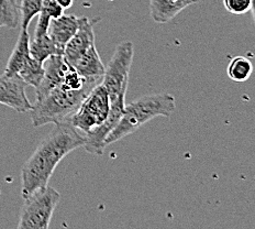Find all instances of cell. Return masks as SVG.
Returning a JSON list of instances; mask_svg holds the SVG:
<instances>
[{
  "instance_id": "7c38bea8",
  "label": "cell",
  "mask_w": 255,
  "mask_h": 229,
  "mask_svg": "<svg viewBox=\"0 0 255 229\" xmlns=\"http://www.w3.org/2000/svg\"><path fill=\"white\" fill-rule=\"evenodd\" d=\"M72 67L87 81H103L106 70L95 45L90 46Z\"/></svg>"
},
{
  "instance_id": "30bf717a",
  "label": "cell",
  "mask_w": 255,
  "mask_h": 229,
  "mask_svg": "<svg viewBox=\"0 0 255 229\" xmlns=\"http://www.w3.org/2000/svg\"><path fill=\"white\" fill-rule=\"evenodd\" d=\"M71 67L63 55H52L47 58L44 62V76L39 86L35 88L36 99L44 97L53 88L61 86Z\"/></svg>"
},
{
  "instance_id": "e0dca14e",
  "label": "cell",
  "mask_w": 255,
  "mask_h": 229,
  "mask_svg": "<svg viewBox=\"0 0 255 229\" xmlns=\"http://www.w3.org/2000/svg\"><path fill=\"white\" fill-rule=\"evenodd\" d=\"M44 76V63H41L34 57H30L23 67L18 73V77L25 85L36 88Z\"/></svg>"
},
{
  "instance_id": "7402d4cb",
  "label": "cell",
  "mask_w": 255,
  "mask_h": 229,
  "mask_svg": "<svg viewBox=\"0 0 255 229\" xmlns=\"http://www.w3.org/2000/svg\"><path fill=\"white\" fill-rule=\"evenodd\" d=\"M55 1L60 4L63 9H67L73 6L74 0H55Z\"/></svg>"
},
{
  "instance_id": "277c9868",
  "label": "cell",
  "mask_w": 255,
  "mask_h": 229,
  "mask_svg": "<svg viewBox=\"0 0 255 229\" xmlns=\"http://www.w3.org/2000/svg\"><path fill=\"white\" fill-rule=\"evenodd\" d=\"M61 201V194L46 185L24 198L18 223L19 229H47L51 218Z\"/></svg>"
},
{
  "instance_id": "ba28073f",
  "label": "cell",
  "mask_w": 255,
  "mask_h": 229,
  "mask_svg": "<svg viewBox=\"0 0 255 229\" xmlns=\"http://www.w3.org/2000/svg\"><path fill=\"white\" fill-rule=\"evenodd\" d=\"M99 19H90L88 17H79V24L76 33L67 42L64 47L63 56L65 61L73 66L76 61L86 52L90 46L95 45L94 26Z\"/></svg>"
},
{
  "instance_id": "603a6c76",
  "label": "cell",
  "mask_w": 255,
  "mask_h": 229,
  "mask_svg": "<svg viewBox=\"0 0 255 229\" xmlns=\"http://www.w3.org/2000/svg\"><path fill=\"white\" fill-rule=\"evenodd\" d=\"M0 195H1V191H0Z\"/></svg>"
},
{
  "instance_id": "5bb4252c",
  "label": "cell",
  "mask_w": 255,
  "mask_h": 229,
  "mask_svg": "<svg viewBox=\"0 0 255 229\" xmlns=\"http://www.w3.org/2000/svg\"><path fill=\"white\" fill-rule=\"evenodd\" d=\"M29 45H30V35L28 33V30L21 29L17 44H15L11 55H10L8 60L7 66L4 68V73H3L4 75L11 76V77H18V73L31 57Z\"/></svg>"
},
{
  "instance_id": "6da1fadb",
  "label": "cell",
  "mask_w": 255,
  "mask_h": 229,
  "mask_svg": "<svg viewBox=\"0 0 255 229\" xmlns=\"http://www.w3.org/2000/svg\"><path fill=\"white\" fill-rule=\"evenodd\" d=\"M85 138L67 120L55 125L54 130L44 138L21 170V195L26 198L35 190L49 185L56 167L67 154L84 147Z\"/></svg>"
},
{
  "instance_id": "8992f818",
  "label": "cell",
  "mask_w": 255,
  "mask_h": 229,
  "mask_svg": "<svg viewBox=\"0 0 255 229\" xmlns=\"http://www.w3.org/2000/svg\"><path fill=\"white\" fill-rule=\"evenodd\" d=\"M133 55L134 47L131 41L121 42L116 47L102 81V85L109 94L110 100L115 99L119 94L127 92Z\"/></svg>"
},
{
  "instance_id": "ac0fdd59",
  "label": "cell",
  "mask_w": 255,
  "mask_h": 229,
  "mask_svg": "<svg viewBox=\"0 0 255 229\" xmlns=\"http://www.w3.org/2000/svg\"><path fill=\"white\" fill-rule=\"evenodd\" d=\"M20 9L15 0H0V26L9 29L18 28L20 24Z\"/></svg>"
},
{
  "instance_id": "9c48e42d",
  "label": "cell",
  "mask_w": 255,
  "mask_h": 229,
  "mask_svg": "<svg viewBox=\"0 0 255 229\" xmlns=\"http://www.w3.org/2000/svg\"><path fill=\"white\" fill-rule=\"evenodd\" d=\"M25 84L19 77L0 75V104L18 113H28L32 104L26 97Z\"/></svg>"
},
{
  "instance_id": "44dd1931",
  "label": "cell",
  "mask_w": 255,
  "mask_h": 229,
  "mask_svg": "<svg viewBox=\"0 0 255 229\" xmlns=\"http://www.w3.org/2000/svg\"><path fill=\"white\" fill-rule=\"evenodd\" d=\"M225 6L233 14H244L252 7V0H223Z\"/></svg>"
},
{
  "instance_id": "3957f363",
  "label": "cell",
  "mask_w": 255,
  "mask_h": 229,
  "mask_svg": "<svg viewBox=\"0 0 255 229\" xmlns=\"http://www.w3.org/2000/svg\"><path fill=\"white\" fill-rule=\"evenodd\" d=\"M100 83L92 81L79 89H70L62 85L53 88L44 97L36 99L34 105H32L30 110L32 124L34 127H41L47 124L58 125L68 120L90 90Z\"/></svg>"
},
{
  "instance_id": "5b68a950",
  "label": "cell",
  "mask_w": 255,
  "mask_h": 229,
  "mask_svg": "<svg viewBox=\"0 0 255 229\" xmlns=\"http://www.w3.org/2000/svg\"><path fill=\"white\" fill-rule=\"evenodd\" d=\"M111 100L109 94L102 83L96 85L83 100L79 108L67 121L83 134H89L99 127L108 117Z\"/></svg>"
},
{
  "instance_id": "4fadbf2b",
  "label": "cell",
  "mask_w": 255,
  "mask_h": 229,
  "mask_svg": "<svg viewBox=\"0 0 255 229\" xmlns=\"http://www.w3.org/2000/svg\"><path fill=\"white\" fill-rule=\"evenodd\" d=\"M201 0H150V12L156 23H167L184 9Z\"/></svg>"
},
{
  "instance_id": "52a82bcc",
  "label": "cell",
  "mask_w": 255,
  "mask_h": 229,
  "mask_svg": "<svg viewBox=\"0 0 255 229\" xmlns=\"http://www.w3.org/2000/svg\"><path fill=\"white\" fill-rule=\"evenodd\" d=\"M126 93L127 92L119 94L115 99L111 100L108 117L106 118L103 124L96 128L93 131H90L89 134L84 136L85 143L83 148H85V150L87 152L98 154V156L104 153V150L106 148V138H107L110 132L115 129L116 126L118 125L119 120L121 119L122 115H124L126 107Z\"/></svg>"
},
{
  "instance_id": "d6986e66",
  "label": "cell",
  "mask_w": 255,
  "mask_h": 229,
  "mask_svg": "<svg viewBox=\"0 0 255 229\" xmlns=\"http://www.w3.org/2000/svg\"><path fill=\"white\" fill-rule=\"evenodd\" d=\"M253 72V65L249 58L237 56L228 66V76L235 82H246Z\"/></svg>"
},
{
  "instance_id": "2e32d148",
  "label": "cell",
  "mask_w": 255,
  "mask_h": 229,
  "mask_svg": "<svg viewBox=\"0 0 255 229\" xmlns=\"http://www.w3.org/2000/svg\"><path fill=\"white\" fill-rule=\"evenodd\" d=\"M64 14V9L58 4L55 0H43L42 9L39 13L38 23H36L34 35L47 34L51 19H55Z\"/></svg>"
},
{
  "instance_id": "ffe728a7",
  "label": "cell",
  "mask_w": 255,
  "mask_h": 229,
  "mask_svg": "<svg viewBox=\"0 0 255 229\" xmlns=\"http://www.w3.org/2000/svg\"><path fill=\"white\" fill-rule=\"evenodd\" d=\"M43 0H20V26L22 30H28L31 21L35 15H39Z\"/></svg>"
},
{
  "instance_id": "8fae6325",
  "label": "cell",
  "mask_w": 255,
  "mask_h": 229,
  "mask_svg": "<svg viewBox=\"0 0 255 229\" xmlns=\"http://www.w3.org/2000/svg\"><path fill=\"white\" fill-rule=\"evenodd\" d=\"M79 24V17L74 14H62L61 17L51 19L47 34L57 47L64 52V47L73 35L76 33Z\"/></svg>"
},
{
  "instance_id": "9a60e30c",
  "label": "cell",
  "mask_w": 255,
  "mask_h": 229,
  "mask_svg": "<svg viewBox=\"0 0 255 229\" xmlns=\"http://www.w3.org/2000/svg\"><path fill=\"white\" fill-rule=\"evenodd\" d=\"M29 47L31 56L41 63H44L52 55H63V51L57 47L49 34L33 35Z\"/></svg>"
},
{
  "instance_id": "7a4b0ae2",
  "label": "cell",
  "mask_w": 255,
  "mask_h": 229,
  "mask_svg": "<svg viewBox=\"0 0 255 229\" xmlns=\"http://www.w3.org/2000/svg\"><path fill=\"white\" fill-rule=\"evenodd\" d=\"M176 108V99L167 93L144 96L135 102L126 105L124 115L118 125L106 138L105 146L119 141L122 138L133 134L140 127L156 117H169Z\"/></svg>"
}]
</instances>
